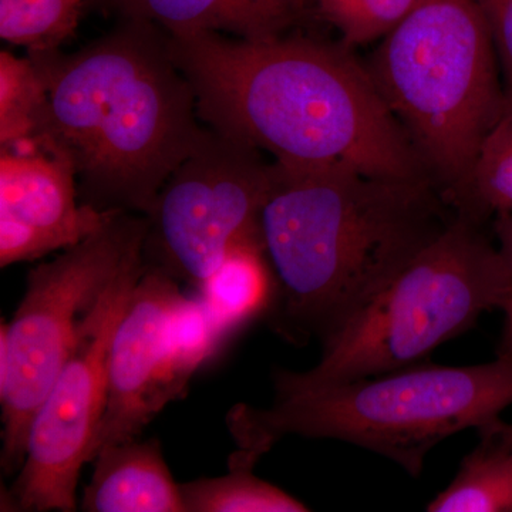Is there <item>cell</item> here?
<instances>
[{
	"label": "cell",
	"mask_w": 512,
	"mask_h": 512,
	"mask_svg": "<svg viewBox=\"0 0 512 512\" xmlns=\"http://www.w3.org/2000/svg\"><path fill=\"white\" fill-rule=\"evenodd\" d=\"M247 143L208 128L160 188L144 215V261L200 289L232 251L261 245L272 161Z\"/></svg>",
	"instance_id": "cell-8"
},
{
	"label": "cell",
	"mask_w": 512,
	"mask_h": 512,
	"mask_svg": "<svg viewBox=\"0 0 512 512\" xmlns=\"http://www.w3.org/2000/svg\"><path fill=\"white\" fill-rule=\"evenodd\" d=\"M511 404L512 357L464 367L423 362L328 386H275L271 407L237 404L227 426L235 456L252 464L293 434L355 444L419 477L440 441L500 419Z\"/></svg>",
	"instance_id": "cell-4"
},
{
	"label": "cell",
	"mask_w": 512,
	"mask_h": 512,
	"mask_svg": "<svg viewBox=\"0 0 512 512\" xmlns=\"http://www.w3.org/2000/svg\"><path fill=\"white\" fill-rule=\"evenodd\" d=\"M457 217L430 178L272 160L259 218L269 326L298 346L325 342Z\"/></svg>",
	"instance_id": "cell-2"
},
{
	"label": "cell",
	"mask_w": 512,
	"mask_h": 512,
	"mask_svg": "<svg viewBox=\"0 0 512 512\" xmlns=\"http://www.w3.org/2000/svg\"><path fill=\"white\" fill-rule=\"evenodd\" d=\"M493 427L501 436L505 437V439L512 441V424H507L504 423L503 420L497 419L493 421Z\"/></svg>",
	"instance_id": "cell-25"
},
{
	"label": "cell",
	"mask_w": 512,
	"mask_h": 512,
	"mask_svg": "<svg viewBox=\"0 0 512 512\" xmlns=\"http://www.w3.org/2000/svg\"><path fill=\"white\" fill-rule=\"evenodd\" d=\"M183 296L175 279L148 266L134 286L111 339L106 409L90 463L101 448L138 439L168 403L181 399L168 377L167 329Z\"/></svg>",
	"instance_id": "cell-11"
},
{
	"label": "cell",
	"mask_w": 512,
	"mask_h": 512,
	"mask_svg": "<svg viewBox=\"0 0 512 512\" xmlns=\"http://www.w3.org/2000/svg\"><path fill=\"white\" fill-rule=\"evenodd\" d=\"M168 36L198 117L211 130L276 163L430 178L366 64L342 43L212 32Z\"/></svg>",
	"instance_id": "cell-1"
},
{
	"label": "cell",
	"mask_w": 512,
	"mask_h": 512,
	"mask_svg": "<svg viewBox=\"0 0 512 512\" xmlns=\"http://www.w3.org/2000/svg\"><path fill=\"white\" fill-rule=\"evenodd\" d=\"M45 82L37 138L72 163L84 204L146 215L207 136L170 36L127 16L76 53H28Z\"/></svg>",
	"instance_id": "cell-3"
},
{
	"label": "cell",
	"mask_w": 512,
	"mask_h": 512,
	"mask_svg": "<svg viewBox=\"0 0 512 512\" xmlns=\"http://www.w3.org/2000/svg\"><path fill=\"white\" fill-rule=\"evenodd\" d=\"M366 67L427 174L451 202L505 107L480 0H423L380 40Z\"/></svg>",
	"instance_id": "cell-5"
},
{
	"label": "cell",
	"mask_w": 512,
	"mask_h": 512,
	"mask_svg": "<svg viewBox=\"0 0 512 512\" xmlns=\"http://www.w3.org/2000/svg\"><path fill=\"white\" fill-rule=\"evenodd\" d=\"M47 90L30 57L0 52V146L37 136L45 113Z\"/></svg>",
	"instance_id": "cell-20"
},
{
	"label": "cell",
	"mask_w": 512,
	"mask_h": 512,
	"mask_svg": "<svg viewBox=\"0 0 512 512\" xmlns=\"http://www.w3.org/2000/svg\"><path fill=\"white\" fill-rule=\"evenodd\" d=\"M493 33L504 79L505 99L512 100V0H480Z\"/></svg>",
	"instance_id": "cell-22"
},
{
	"label": "cell",
	"mask_w": 512,
	"mask_h": 512,
	"mask_svg": "<svg viewBox=\"0 0 512 512\" xmlns=\"http://www.w3.org/2000/svg\"><path fill=\"white\" fill-rule=\"evenodd\" d=\"M127 16L148 20L168 35L212 32L259 40L285 35L306 0H120Z\"/></svg>",
	"instance_id": "cell-13"
},
{
	"label": "cell",
	"mask_w": 512,
	"mask_h": 512,
	"mask_svg": "<svg viewBox=\"0 0 512 512\" xmlns=\"http://www.w3.org/2000/svg\"><path fill=\"white\" fill-rule=\"evenodd\" d=\"M477 431L480 443L463 458L446 490L427 504V511L512 512V441L494 429L493 421Z\"/></svg>",
	"instance_id": "cell-14"
},
{
	"label": "cell",
	"mask_w": 512,
	"mask_h": 512,
	"mask_svg": "<svg viewBox=\"0 0 512 512\" xmlns=\"http://www.w3.org/2000/svg\"><path fill=\"white\" fill-rule=\"evenodd\" d=\"M93 476L84 487L86 512H185L157 439L123 441L94 456Z\"/></svg>",
	"instance_id": "cell-12"
},
{
	"label": "cell",
	"mask_w": 512,
	"mask_h": 512,
	"mask_svg": "<svg viewBox=\"0 0 512 512\" xmlns=\"http://www.w3.org/2000/svg\"><path fill=\"white\" fill-rule=\"evenodd\" d=\"M495 232H497L498 241H500L498 251H500L501 256H503L504 264L507 266L512 285V214L495 220ZM511 306L512 299L507 311Z\"/></svg>",
	"instance_id": "cell-23"
},
{
	"label": "cell",
	"mask_w": 512,
	"mask_h": 512,
	"mask_svg": "<svg viewBox=\"0 0 512 512\" xmlns=\"http://www.w3.org/2000/svg\"><path fill=\"white\" fill-rule=\"evenodd\" d=\"M231 338L200 293L181 298L167 329V372L181 399L192 376L220 355Z\"/></svg>",
	"instance_id": "cell-18"
},
{
	"label": "cell",
	"mask_w": 512,
	"mask_h": 512,
	"mask_svg": "<svg viewBox=\"0 0 512 512\" xmlns=\"http://www.w3.org/2000/svg\"><path fill=\"white\" fill-rule=\"evenodd\" d=\"M498 357H512V306L505 312L503 336L497 349Z\"/></svg>",
	"instance_id": "cell-24"
},
{
	"label": "cell",
	"mask_w": 512,
	"mask_h": 512,
	"mask_svg": "<svg viewBox=\"0 0 512 512\" xmlns=\"http://www.w3.org/2000/svg\"><path fill=\"white\" fill-rule=\"evenodd\" d=\"M146 269L144 258L138 259L114 282L37 409L25 461L6 495V511L77 510L80 473L90 463L106 409L111 339Z\"/></svg>",
	"instance_id": "cell-9"
},
{
	"label": "cell",
	"mask_w": 512,
	"mask_h": 512,
	"mask_svg": "<svg viewBox=\"0 0 512 512\" xmlns=\"http://www.w3.org/2000/svg\"><path fill=\"white\" fill-rule=\"evenodd\" d=\"M119 211L84 204L76 171L30 138L0 153V266L36 261L79 244Z\"/></svg>",
	"instance_id": "cell-10"
},
{
	"label": "cell",
	"mask_w": 512,
	"mask_h": 512,
	"mask_svg": "<svg viewBox=\"0 0 512 512\" xmlns=\"http://www.w3.org/2000/svg\"><path fill=\"white\" fill-rule=\"evenodd\" d=\"M198 293L231 336L256 316L266 315L274 296V275L264 248L245 245L232 251Z\"/></svg>",
	"instance_id": "cell-15"
},
{
	"label": "cell",
	"mask_w": 512,
	"mask_h": 512,
	"mask_svg": "<svg viewBox=\"0 0 512 512\" xmlns=\"http://www.w3.org/2000/svg\"><path fill=\"white\" fill-rule=\"evenodd\" d=\"M255 466L228 460V473L180 484L185 512H305L309 508L254 474Z\"/></svg>",
	"instance_id": "cell-17"
},
{
	"label": "cell",
	"mask_w": 512,
	"mask_h": 512,
	"mask_svg": "<svg viewBox=\"0 0 512 512\" xmlns=\"http://www.w3.org/2000/svg\"><path fill=\"white\" fill-rule=\"evenodd\" d=\"M483 225L458 214L322 343L318 365L276 370L274 386H328L419 365L483 313L507 311L510 274Z\"/></svg>",
	"instance_id": "cell-6"
},
{
	"label": "cell",
	"mask_w": 512,
	"mask_h": 512,
	"mask_svg": "<svg viewBox=\"0 0 512 512\" xmlns=\"http://www.w3.org/2000/svg\"><path fill=\"white\" fill-rule=\"evenodd\" d=\"M346 47L382 40L423 0H313Z\"/></svg>",
	"instance_id": "cell-21"
},
{
	"label": "cell",
	"mask_w": 512,
	"mask_h": 512,
	"mask_svg": "<svg viewBox=\"0 0 512 512\" xmlns=\"http://www.w3.org/2000/svg\"><path fill=\"white\" fill-rule=\"evenodd\" d=\"M458 214L481 222L512 214V100L485 137L466 183L454 195Z\"/></svg>",
	"instance_id": "cell-16"
},
{
	"label": "cell",
	"mask_w": 512,
	"mask_h": 512,
	"mask_svg": "<svg viewBox=\"0 0 512 512\" xmlns=\"http://www.w3.org/2000/svg\"><path fill=\"white\" fill-rule=\"evenodd\" d=\"M87 0H0V36L28 53L59 49L79 26Z\"/></svg>",
	"instance_id": "cell-19"
},
{
	"label": "cell",
	"mask_w": 512,
	"mask_h": 512,
	"mask_svg": "<svg viewBox=\"0 0 512 512\" xmlns=\"http://www.w3.org/2000/svg\"><path fill=\"white\" fill-rule=\"evenodd\" d=\"M146 228L144 215L117 212L90 237L30 269L13 319L2 320L9 349L8 380L0 387L3 473L22 467L33 417L104 296L144 258Z\"/></svg>",
	"instance_id": "cell-7"
}]
</instances>
